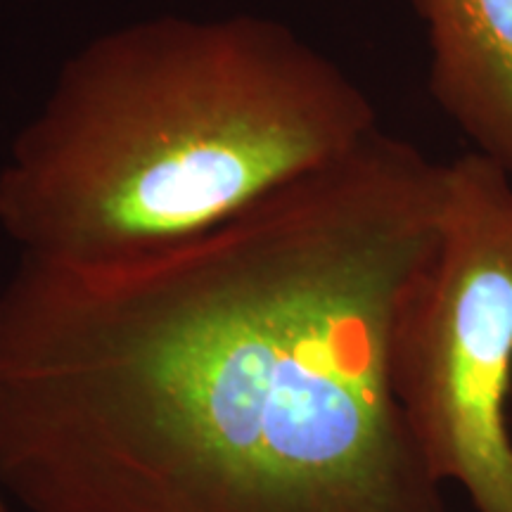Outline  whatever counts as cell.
<instances>
[{
	"label": "cell",
	"mask_w": 512,
	"mask_h": 512,
	"mask_svg": "<svg viewBox=\"0 0 512 512\" xmlns=\"http://www.w3.org/2000/svg\"><path fill=\"white\" fill-rule=\"evenodd\" d=\"M392 363L434 477L477 512H512V176L479 152L446 164L437 245Z\"/></svg>",
	"instance_id": "3957f363"
},
{
	"label": "cell",
	"mask_w": 512,
	"mask_h": 512,
	"mask_svg": "<svg viewBox=\"0 0 512 512\" xmlns=\"http://www.w3.org/2000/svg\"><path fill=\"white\" fill-rule=\"evenodd\" d=\"M430 88L472 147L512 176V0H413Z\"/></svg>",
	"instance_id": "277c9868"
},
{
	"label": "cell",
	"mask_w": 512,
	"mask_h": 512,
	"mask_svg": "<svg viewBox=\"0 0 512 512\" xmlns=\"http://www.w3.org/2000/svg\"><path fill=\"white\" fill-rule=\"evenodd\" d=\"M12 505H15V503H12L10 498L5 496V491L0 489V512H15V510H12Z\"/></svg>",
	"instance_id": "5b68a950"
},
{
	"label": "cell",
	"mask_w": 512,
	"mask_h": 512,
	"mask_svg": "<svg viewBox=\"0 0 512 512\" xmlns=\"http://www.w3.org/2000/svg\"><path fill=\"white\" fill-rule=\"evenodd\" d=\"M446 164L382 128L155 252L19 256L0 489L27 512H448L394 387Z\"/></svg>",
	"instance_id": "6da1fadb"
},
{
	"label": "cell",
	"mask_w": 512,
	"mask_h": 512,
	"mask_svg": "<svg viewBox=\"0 0 512 512\" xmlns=\"http://www.w3.org/2000/svg\"><path fill=\"white\" fill-rule=\"evenodd\" d=\"M377 128L363 88L275 19H136L76 50L12 140L0 230L57 264L155 252Z\"/></svg>",
	"instance_id": "7a4b0ae2"
}]
</instances>
